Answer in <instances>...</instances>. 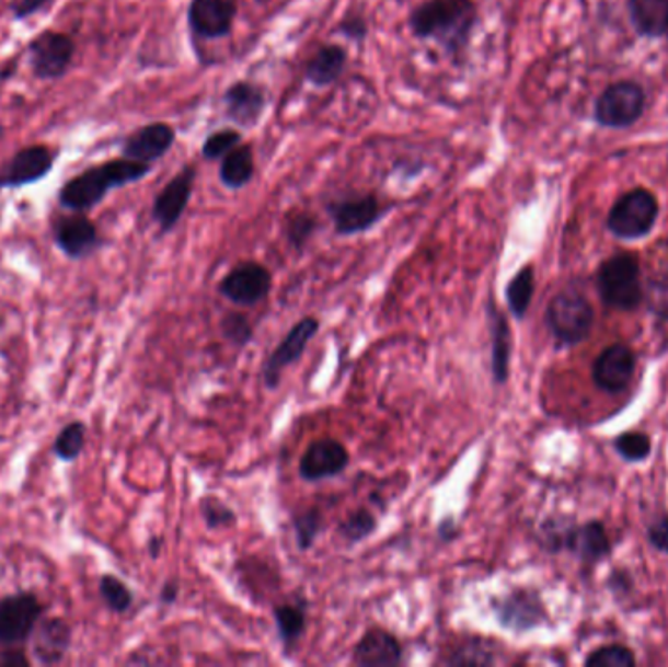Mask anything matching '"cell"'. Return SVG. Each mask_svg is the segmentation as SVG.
<instances>
[{
	"label": "cell",
	"mask_w": 668,
	"mask_h": 667,
	"mask_svg": "<svg viewBox=\"0 0 668 667\" xmlns=\"http://www.w3.org/2000/svg\"><path fill=\"white\" fill-rule=\"evenodd\" d=\"M227 118L241 128H253L263 116L266 99L261 87L249 81H237L223 92Z\"/></svg>",
	"instance_id": "cell-24"
},
{
	"label": "cell",
	"mask_w": 668,
	"mask_h": 667,
	"mask_svg": "<svg viewBox=\"0 0 668 667\" xmlns=\"http://www.w3.org/2000/svg\"><path fill=\"white\" fill-rule=\"evenodd\" d=\"M32 662H30V658H27L22 649H12V646H10L9 649H4L0 654V666L2 667H27Z\"/></svg>",
	"instance_id": "cell-44"
},
{
	"label": "cell",
	"mask_w": 668,
	"mask_h": 667,
	"mask_svg": "<svg viewBox=\"0 0 668 667\" xmlns=\"http://www.w3.org/2000/svg\"><path fill=\"white\" fill-rule=\"evenodd\" d=\"M338 32H343V36L360 42V39L368 36V24H366V20L361 19V16H348L338 26Z\"/></svg>",
	"instance_id": "cell-43"
},
{
	"label": "cell",
	"mask_w": 668,
	"mask_h": 667,
	"mask_svg": "<svg viewBox=\"0 0 668 667\" xmlns=\"http://www.w3.org/2000/svg\"><path fill=\"white\" fill-rule=\"evenodd\" d=\"M47 605L32 591H19L0 599V646L24 644L46 614Z\"/></svg>",
	"instance_id": "cell-7"
},
{
	"label": "cell",
	"mask_w": 668,
	"mask_h": 667,
	"mask_svg": "<svg viewBox=\"0 0 668 667\" xmlns=\"http://www.w3.org/2000/svg\"><path fill=\"white\" fill-rule=\"evenodd\" d=\"M49 0H16L14 4H12V10H14V16L16 19H26L30 14H34L39 9H44Z\"/></svg>",
	"instance_id": "cell-45"
},
{
	"label": "cell",
	"mask_w": 668,
	"mask_h": 667,
	"mask_svg": "<svg viewBox=\"0 0 668 667\" xmlns=\"http://www.w3.org/2000/svg\"><path fill=\"white\" fill-rule=\"evenodd\" d=\"M87 445V425L82 421H71L57 433L54 440V455L64 462H74L81 457Z\"/></svg>",
	"instance_id": "cell-31"
},
{
	"label": "cell",
	"mask_w": 668,
	"mask_h": 667,
	"mask_svg": "<svg viewBox=\"0 0 668 667\" xmlns=\"http://www.w3.org/2000/svg\"><path fill=\"white\" fill-rule=\"evenodd\" d=\"M403 644L385 629L364 632L354 646L353 664L358 667H395L403 664Z\"/></svg>",
	"instance_id": "cell-21"
},
{
	"label": "cell",
	"mask_w": 668,
	"mask_h": 667,
	"mask_svg": "<svg viewBox=\"0 0 668 667\" xmlns=\"http://www.w3.org/2000/svg\"><path fill=\"white\" fill-rule=\"evenodd\" d=\"M151 171V165L134 159H116L104 165L92 166L65 184L59 202L67 210L87 211L106 198L112 188L137 183Z\"/></svg>",
	"instance_id": "cell-2"
},
{
	"label": "cell",
	"mask_w": 668,
	"mask_h": 667,
	"mask_svg": "<svg viewBox=\"0 0 668 667\" xmlns=\"http://www.w3.org/2000/svg\"><path fill=\"white\" fill-rule=\"evenodd\" d=\"M326 211L333 220L334 231L338 235H358L373 228L385 216V208L378 196L360 194L346 196L343 200H334L326 206Z\"/></svg>",
	"instance_id": "cell-12"
},
{
	"label": "cell",
	"mask_w": 668,
	"mask_h": 667,
	"mask_svg": "<svg viewBox=\"0 0 668 667\" xmlns=\"http://www.w3.org/2000/svg\"><path fill=\"white\" fill-rule=\"evenodd\" d=\"M376 530H378V517L370 509L360 507L350 515H346L341 521L338 537L346 544H358L361 540L370 539L371 534H376Z\"/></svg>",
	"instance_id": "cell-32"
},
{
	"label": "cell",
	"mask_w": 668,
	"mask_h": 667,
	"mask_svg": "<svg viewBox=\"0 0 668 667\" xmlns=\"http://www.w3.org/2000/svg\"><path fill=\"white\" fill-rule=\"evenodd\" d=\"M649 542L659 550L668 554V515H660L655 521L650 522Z\"/></svg>",
	"instance_id": "cell-42"
},
{
	"label": "cell",
	"mask_w": 668,
	"mask_h": 667,
	"mask_svg": "<svg viewBox=\"0 0 668 667\" xmlns=\"http://www.w3.org/2000/svg\"><path fill=\"white\" fill-rule=\"evenodd\" d=\"M542 547L550 552L569 550L571 554L585 562L597 564L610 554V539L602 522L590 521L585 525H565L557 519H550L542 525Z\"/></svg>",
	"instance_id": "cell-3"
},
{
	"label": "cell",
	"mask_w": 668,
	"mask_h": 667,
	"mask_svg": "<svg viewBox=\"0 0 668 667\" xmlns=\"http://www.w3.org/2000/svg\"><path fill=\"white\" fill-rule=\"evenodd\" d=\"M665 278H667V280H668V275H667V276H665Z\"/></svg>",
	"instance_id": "cell-49"
},
{
	"label": "cell",
	"mask_w": 668,
	"mask_h": 667,
	"mask_svg": "<svg viewBox=\"0 0 668 667\" xmlns=\"http://www.w3.org/2000/svg\"><path fill=\"white\" fill-rule=\"evenodd\" d=\"M241 139H243L241 131H237V129H219L206 138L204 147H201V156L208 161L223 159L231 149H235L241 143Z\"/></svg>",
	"instance_id": "cell-39"
},
{
	"label": "cell",
	"mask_w": 668,
	"mask_h": 667,
	"mask_svg": "<svg viewBox=\"0 0 668 667\" xmlns=\"http://www.w3.org/2000/svg\"><path fill=\"white\" fill-rule=\"evenodd\" d=\"M221 333H223L227 343H231L233 347L243 348L253 341L254 327L253 323L241 311H229V313H226V318L221 320Z\"/></svg>",
	"instance_id": "cell-37"
},
{
	"label": "cell",
	"mask_w": 668,
	"mask_h": 667,
	"mask_svg": "<svg viewBox=\"0 0 668 667\" xmlns=\"http://www.w3.org/2000/svg\"><path fill=\"white\" fill-rule=\"evenodd\" d=\"M0 327H2V315H0Z\"/></svg>",
	"instance_id": "cell-48"
},
{
	"label": "cell",
	"mask_w": 668,
	"mask_h": 667,
	"mask_svg": "<svg viewBox=\"0 0 668 667\" xmlns=\"http://www.w3.org/2000/svg\"><path fill=\"white\" fill-rule=\"evenodd\" d=\"M74 56V44L59 32H44L30 44V61L39 79H57L67 71Z\"/></svg>",
	"instance_id": "cell-15"
},
{
	"label": "cell",
	"mask_w": 668,
	"mask_h": 667,
	"mask_svg": "<svg viewBox=\"0 0 668 667\" xmlns=\"http://www.w3.org/2000/svg\"><path fill=\"white\" fill-rule=\"evenodd\" d=\"M270 290V271L256 261H244L237 265L219 283V294L241 308H251L263 302Z\"/></svg>",
	"instance_id": "cell-11"
},
{
	"label": "cell",
	"mask_w": 668,
	"mask_h": 667,
	"mask_svg": "<svg viewBox=\"0 0 668 667\" xmlns=\"http://www.w3.org/2000/svg\"><path fill=\"white\" fill-rule=\"evenodd\" d=\"M475 24L477 4L473 0H423L408 16L416 37L436 42L450 56H460L468 47Z\"/></svg>",
	"instance_id": "cell-1"
},
{
	"label": "cell",
	"mask_w": 668,
	"mask_h": 667,
	"mask_svg": "<svg viewBox=\"0 0 668 667\" xmlns=\"http://www.w3.org/2000/svg\"><path fill=\"white\" fill-rule=\"evenodd\" d=\"M587 667H633L635 666V656L630 648L620 646V644H610L604 648H598L585 659Z\"/></svg>",
	"instance_id": "cell-38"
},
{
	"label": "cell",
	"mask_w": 668,
	"mask_h": 667,
	"mask_svg": "<svg viewBox=\"0 0 668 667\" xmlns=\"http://www.w3.org/2000/svg\"><path fill=\"white\" fill-rule=\"evenodd\" d=\"M615 450L627 462H643L650 455V439L645 433H625L615 439Z\"/></svg>",
	"instance_id": "cell-40"
},
{
	"label": "cell",
	"mask_w": 668,
	"mask_h": 667,
	"mask_svg": "<svg viewBox=\"0 0 668 667\" xmlns=\"http://www.w3.org/2000/svg\"><path fill=\"white\" fill-rule=\"evenodd\" d=\"M237 16L235 0H192L188 24L192 34L204 39H219L231 34Z\"/></svg>",
	"instance_id": "cell-17"
},
{
	"label": "cell",
	"mask_w": 668,
	"mask_h": 667,
	"mask_svg": "<svg viewBox=\"0 0 668 667\" xmlns=\"http://www.w3.org/2000/svg\"><path fill=\"white\" fill-rule=\"evenodd\" d=\"M147 550H149V556L157 560L161 556V550H163V539L161 537H153V539L147 542Z\"/></svg>",
	"instance_id": "cell-47"
},
{
	"label": "cell",
	"mask_w": 668,
	"mask_h": 667,
	"mask_svg": "<svg viewBox=\"0 0 668 667\" xmlns=\"http://www.w3.org/2000/svg\"><path fill=\"white\" fill-rule=\"evenodd\" d=\"M545 325L557 345L573 347L590 335L595 325V310L585 294L567 288L553 296L545 311Z\"/></svg>",
	"instance_id": "cell-4"
},
{
	"label": "cell",
	"mask_w": 668,
	"mask_h": 667,
	"mask_svg": "<svg viewBox=\"0 0 668 667\" xmlns=\"http://www.w3.org/2000/svg\"><path fill=\"white\" fill-rule=\"evenodd\" d=\"M491 609L503 629L522 634L548 621V611L540 594L518 587L510 594L491 599Z\"/></svg>",
	"instance_id": "cell-8"
},
{
	"label": "cell",
	"mask_w": 668,
	"mask_h": 667,
	"mask_svg": "<svg viewBox=\"0 0 668 667\" xmlns=\"http://www.w3.org/2000/svg\"><path fill=\"white\" fill-rule=\"evenodd\" d=\"M201 519L206 527L211 530L229 529L237 522V515L226 502H221L216 495H208L199 503Z\"/></svg>",
	"instance_id": "cell-36"
},
{
	"label": "cell",
	"mask_w": 668,
	"mask_h": 667,
	"mask_svg": "<svg viewBox=\"0 0 668 667\" xmlns=\"http://www.w3.org/2000/svg\"><path fill=\"white\" fill-rule=\"evenodd\" d=\"M645 111V91L633 81L610 84L595 106L598 124L606 128H627L642 118Z\"/></svg>",
	"instance_id": "cell-9"
},
{
	"label": "cell",
	"mask_w": 668,
	"mask_h": 667,
	"mask_svg": "<svg viewBox=\"0 0 668 667\" xmlns=\"http://www.w3.org/2000/svg\"><path fill=\"white\" fill-rule=\"evenodd\" d=\"M323 527H325V521H323L321 509L309 507L306 511L298 513L293 517V532H296V540H298V549L301 552L313 549L315 540L323 532Z\"/></svg>",
	"instance_id": "cell-34"
},
{
	"label": "cell",
	"mask_w": 668,
	"mask_h": 667,
	"mask_svg": "<svg viewBox=\"0 0 668 667\" xmlns=\"http://www.w3.org/2000/svg\"><path fill=\"white\" fill-rule=\"evenodd\" d=\"M533 290H535V275L532 265L522 266L512 276V280L506 284V303L516 320H525L532 303Z\"/></svg>",
	"instance_id": "cell-29"
},
{
	"label": "cell",
	"mask_w": 668,
	"mask_h": 667,
	"mask_svg": "<svg viewBox=\"0 0 668 667\" xmlns=\"http://www.w3.org/2000/svg\"><path fill=\"white\" fill-rule=\"evenodd\" d=\"M630 16L642 36H665L668 32V0H630Z\"/></svg>",
	"instance_id": "cell-27"
},
{
	"label": "cell",
	"mask_w": 668,
	"mask_h": 667,
	"mask_svg": "<svg viewBox=\"0 0 668 667\" xmlns=\"http://www.w3.org/2000/svg\"><path fill=\"white\" fill-rule=\"evenodd\" d=\"M54 166V156L47 147L22 149L0 171V188H20L42 181Z\"/></svg>",
	"instance_id": "cell-20"
},
{
	"label": "cell",
	"mask_w": 668,
	"mask_h": 667,
	"mask_svg": "<svg viewBox=\"0 0 668 667\" xmlns=\"http://www.w3.org/2000/svg\"><path fill=\"white\" fill-rule=\"evenodd\" d=\"M316 226L319 223H316L315 216H311L308 211L289 214L286 218V239H288L289 245L301 251L308 245L309 239L315 235Z\"/></svg>",
	"instance_id": "cell-35"
},
{
	"label": "cell",
	"mask_w": 668,
	"mask_h": 667,
	"mask_svg": "<svg viewBox=\"0 0 668 667\" xmlns=\"http://www.w3.org/2000/svg\"><path fill=\"white\" fill-rule=\"evenodd\" d=\"M178 594H181V589H178V584L176 582H166L163 585V589H161V603L163 605H172L176 599H178Z\"/></svg>",
	"instance_id": "cell-46"
},
{
	"label": "cell",
	"mask_w": 668,
	"mask_h": 667,
	"mask_svg": "<svg viewBox=\"0 0 668 667\" xmlns=\"http://www.w3.org/2000/svg\"><path fill=\"white\" fill-rule=\"evenodd\" d=\"M350 464L348 448L341 440H313L299 458V478L309 484L343 474Z\"/></svg>",
	"instance_id": "cell-13"
},
{
	"label": "cell",
	"mask_w": 668,
	"mask_h": 667,
	"mask_svg": "<svg viewBox=\"0 0 668 667\" xmlns=\"http://www.w3.org/2000/svg\"><path fill=\"white\" fill-rule=\"evenodd\" d=\"M256 173V163H254V151L251 146H239L231 149L219 166V179L227 188L231 191H241L246 184L251 183Z\"/></svg>",
	"instance_id": "cell-26"
},
{
	"label": "cell",
	"mask_w": 668,
	"mask_h": 667,
	"mask_svg": "<svg viewBox=\"0 0 668 667\" xmlns=\"http://www.w3.org/2000/svg\"><path fill=\"white\" fill-rule=\"evenodd\" d=\"M635 355L627 345H612L600 353L592 366L595 384L608 393H620L632 382Z\"/></svg>",
	"instance_id": "cell-19"
},
{
	"label": "cell",
	"mask_w": 668,
	"mask_h": 667,
	"mask_svg": "<svg viewBox=\"0 0 668 667\" xmlns=\"http://www.w3.org/2000/svg\"><path fill=\"white\" fill-rule=\"evenodd\" d=\"M659 218V202L645 191L635 188L632 193L623 194L610 210L606 226L620 239H642L655 228Z\"/></svg>",
	"instance_id": "cell-6"
},
{
	"label": "cell",
	"mask_w": 668,
	"mask_h": 667,
	"mask_svg": "<svg viewBox=\"0 0 668 667\" xmlns=\"http://www.w3.org/2000/svg\"><path fill=\"white\" fill-rule=\"evenodd\" d=\"M321 330V323L313 315L301 318V320L288 331L280 345L272 350L268 358L264 360L263 376L264 384L268 390H276L280 386L281 375L288 366L296 365L303 353L308 350L311 338L315 337L316 331Z\"/></svg>",
	"instance_id": "cell-10"
},
{
	"label": "cell",
	"mask_w": 668,
	"mask_h": 667,
	"mask_svg": "<svg viewBox=\"0 0 668 667\" xmlns=\"http://www.w3.org/2000/svg\"><path fill=\"white\" fill-rule=\"evenodd\" d=\"M497 652H493V642L485 639H470L461 642L458 648L444 659L448 666H491L497 662Z\"/></svg>",
	"instance_id": "cell-30"
},
{
	"label": "cell",
	"mask_w": 668,
	"mask_h": 667,
	"mask_svg": "<svg viewBox=\"0 0 668 667\" xmlns=\"http://www.w3.org/2000/svg\"><path fill=\"white\" fill-rule=\"evenodd\" d=\"M346 61H348V54L344 47L325 44L311 56L306 64L303 74L309 83L315 84V87H331L343 77Z\"/></svg>",
	"instance_id": "cell-25"
},
{
	"label": "cell",
	"mask_w": 668,
	"mask_h": 667,
	"mask_svg": "<svg viewBox=\"0 0 668 667\" xmlns=\"http://www.w3.org/2000/svg\"><path fill=\"white\" fill-rule=\"evenodd\" d=\"M30 640L32 656L39 666H59L71 648V624L61 617H47L37 622Z\"/></svg>",
	"instance_id": "cell-16"
},
{
	"label": "cell",
	"mask_w": 668,
	"mask_h": 667,
	"mask_svg": "<svg viewBox=\"0 0 668 667\" xmlns=\"http://www.w3.org/2000/svg\"><path fill=\"white\" fill-rule=\"evenodd\" d=\"M488 331H491V372L495 384L503 386L510 376V355H512V333L505 313L498 310L497 302L491 298L487 303Z\"/></svg>",
	"instance_id": "cell-23"
},
{
	"label": "cell",
	"mask_w": 668,
	"mask_h": 667,
	"mask_svg": "<svg viewBox=\"0 0 668 667\" xmlns=\"http://www.w3.org/2000/svg\"><path fill=\"white\" fill-rule=\"evenodd\" d=\"M598 292L612 310L632 311L642 303V268L632 255L608 258L598 271Z\"/></svg>",
	"instance_id": "cell-5"
},
{
	"label": "cell",
	"mask_w": 668,
	"mask_h": 667,
	"mask_svg": "<svg viewBox=\"0 0 668 667\" xmlns=\"http://www.w3.org/2000/svg\"><path fill=\"white\" fill-rule=\"evenodd\" d=\"M99 594L110 611L116 612V614L129 611L136 599L131 589L119 577L112 576V574H104L100 577Z\"/></svg>",
	"instance_id": "cell-33"
},
{
	"label": "cell",
	"mask_w": 668,
	"mask_h": 667,
	"mask_svg": "<svg viewBox=\"0 0 668 667\" xmlns=\"http://www.w3.org/2000/svg\"><path fill=\"white\" fill-rule=\"evenodd\" d=\"M54 238L57 248L72 261L91 256L100 248L99 229L81 211L65 216L54 226Z\"/></svg>",
	"instance_id": "cell-18"
},
{
	"label": "cell",
	"mask_w": 668,
	"mask_h": 667,
	"mask_svg": "<svg viewBox=\"0 0 668 667\" xmlns=\"http://www.w3.org/2000/svg\"><path fill=\"white\" fill-rule=\"evenodd\" d=\"M194 181H196V169L184 166L154 198L153 220L159 223L163 233L176 228V223L184 216L194 193Z\"/></svg>",
	"instance_id": "cell-14"
},
{
	"label": "cell",
	"mask_w": 668,
	"mask_h": 667,
	"mask_svg": "<svg viewBox=\"0 0 668 667\" xmlns=\"http://www.w3.org/2000/svg\"><path fill=\"white\" fill-rule=\"evenodd\" d=\"M276 631L280 636L284 654H291V649L298 646L299 640L308 629V607L306 603L278 605L272 609Z\"/></svg>",
	"instance_id": "cell-28"
},
{
	"label": "cell",
	"mask_w": 668,
	"mask_h": 667,
	"mask_svg": "<svg viewBox=\"0 0 668 667\" xmlns=\"http://www.w3.org/2000/svg\"><path fill=\"white\" fill-rule=\"evenodd\" d=\"M647 303L649 310L659 315L660 320H668V280H657L649 284V292H647Z\"/></svg>",
	"instance_id": "cell-41"
},
{
	"label": "cell",
	"mask_w": 668,
	"mask_h": 667,
	"mask_svg": "<svg viewBox=\"0 0 668 667\" xmlns=\"http://www.w3.org/2000/svg\"><path fill=\"white\" fill-rule=\"evenodd\" d=\"M176 131L169 124L163 122L147 124L124 141V157L151 165L153 161H159L171 151Z\"/></svg>",
	"instance_id": "cell-22"
}]
</instances>
